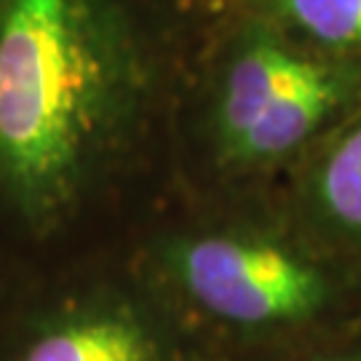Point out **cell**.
Here are the masks:
<instances>
[{
    "label": "cell",
    "instance_id": "cell-4",
    "mask_svg": "<svg viewBox=\"0 0 361 361\" xmlns=\"http://www.w3.org/2000/svg\"><path fill=\"white\" fill-rule=\"evenodd\" d=\"M16 361H164L150 329L121 310H80L46 319Z\"/></svg>",
    "mask_w": 361,
    "mask_h": 361
},
{
    "label": "cell",
    "instance_id": "cell-6",
    "mask_svg": "<svg viewBox=\"0 0 361 361\" xmlns=\"http://www.w3.org/2000/svg\"><path fill=\"white\" fill-rule=\"evenodd\" d=\"M259 16L326 54L361 51V0H257Z\"/></svg>",
    "mask_w": 361,
    "mask_h": 361
},
{
    "label": "cell",
    "instance_id": "cell-1",
    "mask_svg": "<svg viewBox=\"0 0 361 361\" xmlns=\"http://www.w3.org/2000/svg\"><path fill=\"white\" fill-rule=\"evenodd\" d=\"M147 97L150 56L123 0H0V233L16 255L70 244Z\"/></svg>",
    "mask_w": 361,
    "mask_h": 361
},
{
    "label": "cell",
    "instance_id": "cell-3",
    "mask_svg": "<svg viewBox=\"0 0 361 361\" xmlns=\"http://www.w3.org/2000/svg\"><path fill=\"white\" fill-rule=\"evenodd\" d=\"M343 59L345 54L310 49L262 16L246 22L228 43L217 75L212 134L219 161L268 113L335 73Z\"/></svg>",
    "mask_w": 361,
    "mask_h": 361
},
{
    "label": "cell",
    "instance_id": "cell-8",
    "mask_svg": "<svg viewBox=\"0 0 361 361\" xmlns=\"http://www.w3.org/2000/svg\"><path fill=\"white\" fill-rule=\"evenodd\" d=\"M337 361H361V356H353V359H337Z\"/></svg>",
    "mask_w": 361,
    "mask_h": 361
},
{
    "label": "cell",
    "instance_id": "cell-2",
    "mask_svg": "<svg viewBox=\"0 0 361 361\" xmlns=\"http://www.w3.org/2000/svg\"><path fill=\"white\" fill-rule=\"evenodd\" d=\"M166 268L198 308L238 326L305 322L332 297V279L316 259L262 231L177 235L169 241Z\"/></svg>",
    "mask_w": 361,
    "mask_h": 361
},
{
    "label": "cell",
    "instance_id": "cell-5",
    "mask_svg": "<svg viewBox=\"0 0 361 361\" xmlns=\"http://www.w3.org/2000/svg\"><path fill=\"white\" fill-rule=\"evenodd\" d=\"M310 204L332 235L361 249V107L324 147L310 174Z\"/></svg>",
    "mask_w": 361,
    "mask_h": 361
},
{
    "label": "cell",
    "instance_id": "cell-7",
    "mask_svg": "<svg viewBox=\"0 0 361 361\" xmlns=\"http://www.w3.org/2000/svg\"><path fill=\"white\" fill-rule=\"evenodd\" d=\"M3 255H16V252H13V246L6 241V235L0 233V257H3Z\"/></svg>",
    "mask_w": 361,
    "mask_h": 361
}]
</instances>
